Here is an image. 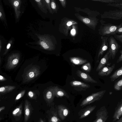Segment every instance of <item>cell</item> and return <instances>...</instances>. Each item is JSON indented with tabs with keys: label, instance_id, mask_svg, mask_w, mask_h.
<instances>
[{
	"label": "cell",
	"instance_id": "2",
	"mask_svg": "<svg viewBox=\"0 0 122 122\" xmlns=\"http://www.w3.org/2000/svg\"><path fill=\"white\" fill-rule=\"evenodd\" d=\"M106 92V90H103L92 94L82 101L80 104V106L83 107L95 102L100 100Z\"/></svg>",
	"mask_w": 122,
	"mask_h": 122
},
{
	"label": "cell",
	"instance_id": "42",
	"mask_svg": "<svg viewBox=\"0 0 122 122\" xmlns=\"http://www.w3.org/2000/svg\"><path fill=\"white\" fill-rule=\"evenodd\" d=\"M10 46H11V45H10V44L9 43L7 45V47H6L7 49H9L10 48Z\"/></svg>",
	"mask_w": 122,
	"mask_h": 122
},
{
	"label": "cell",
	"instance_id": "12",
	"mask_svg": "<svg viewBox=\"0 0 122 122\" xmlns=\"http://www.w3.org/2000/svg\"><path fill=\"white\" fill-rule=\"evenodd\" d=\"M71 85L76 90L79 91L86 90L89 88L90 85L87 84L77 81H73L70 82Z\"/></svg>",
	"mask_w": 122,
	"mask_h": 122
},
{
	"label": "cell",
	"instance_id": "22",
	"mask_svg": "<svg viewBox=\"0 0 122 122\" xmlns=\"http://www.w3.org/2000/svg\"><path fill=\"white\" fill-rule=\"evenodd\" d=\"M63 24V28H64V32L66 34H67L71 26L72 25L77 24L76 22L71 20H68L64 21Z\"/></svg>",
	"mask_w": 122,
	"mask_h": 122
},
{
	"label": "cell",
	"instance_id": "36",
	"mask_svg": "<svg viewBox=\"0 0 122 122\" xmlns=\"http://www.w3.org/2000/svg\"><path fill=\"white\" fill-rule=\"evenodd\" d=\"M120 52L121 53V55L117 60V63H118L122 61V50L120 51Z\"/></svg>",
	"mask_w": 122,
	"mask_h": 122
},
{
	"label": "cell",
	"instance_id": "10",
	"mask_svg": "<svg viewBox=\"0 0 122 122\" xmlns=\"http://www.w3.org/2000/svg\"><path fill=\"white\" fill-rule=\"evenodd\" d=\"M57 109L58 116L61 120H64L70 113L69 109L63 105H58Z\"/></svg>",
	"mask_w": 122,
	"mask_h": 122
},
{
	"label": "cell",
	"instance_id": "46",
	"mask_svg": "<svg viewBox=\"0 0 122 122\" xmlns=\"http://www.w3.org/2000/svg\"><path fill=\"white\" fill-rule=\"evenodd\" d=\"M41 0H35V1H37V2H39Z\"/></svg>",
	"mask_w": 122,
	"mask_h": 122
},
{
	"label": "cell",
	"instance_id": "28",
	"mask_svg": "<svg viewBox=\"0 0 122 122\" xmlns=\"http://www.w3.org/2000/svg\"><path fill=\"white\" fill-rule=\"evenodd\" d=\"M81 69L86 72H89L91 70V66L90 62L84 64L81 67Z\"/></svg>",
	"mask_w": 122,
	"mask_h": 122
},
{
	"label": "cell",
	"instance_id": "9",
	"mask_svg": "<svg viewBox=\"0 0 122 122\" xmlns=\"http://www.w3.org/2000/svg\"><path fill=\"white\" fill-rule=\"evenodd\" d=\"M76 17L79 20L85 24L89 27H91L94 30L95 29L98 23V20L95 17L91 19L80 15H78Z\"/></svg>",
	"mask_w": 122,
	"mask_h": 122
},
{
	"label": "cell",
	"instance_id": "14",
	"mask_svg": "<svg viewBox=\"0 0 122 122\" xmlns=\"http://www.w3.org/2000/svg\"><path fill=\"white\" fill-rule=\"evenodd\" d=\"M76 74L78 76L86 82L92 83H97V81L94 80L89 75L80 70H78L77 71Z\"/></svg>",
	"mask_w": 122,
	"mask_h": 122
},
{
	"label": "cell",
	"instance_id": "43",
	"mask_svg": "<svg viewBox=\"0 0 122 122\" xmlns=\"http://www.w3.org/2000/svg\"><path fill=\"white\" fill-rule=\"evenodd\" d=\"M45 1L47 3H49L50 2V0H46Z\"/></svg>",
	"mask_w": 122,
	"mask_h": 122
},
{
	"label": "cell",
	"instance_id": "31",
	"mask_svg": "<svg viewBox=\"0 0 122 122\" xmlns=\"http://www.w3.org/2000/svg\"><path fill=\"white\" fill-rule=\"evenodd\" d=\"M115 39L118 40L122 43V34H116L113 36Z\"/></svg>",
	"mask_w": 122,
	"mask_h": 122
},
{
	"label": "cell",
	"instance_id": "41",
	"mask_svg": "<svg viewBox=\"0 0 122 122\" xmlns=\"http://www.w3.org/2000/svg\"><path fill=\"white\" fill-rule=\"evenodd\" d=\"M5 108V106L2 107L0 108V112H1V111L4 109Z\"/></svg>",
	"mask_w": 122,
	"mask_h": 122
},
{
	"label": "cell",
	"instance_id": "27",
	"mask_svg": "<svg viewBox=\"0 0 122 122\" xmlns=\"http://www.w3.org/2000/svg\"><path fill=\"white\" fill-rule=\"evenodd\" d=\"M114 88L117 91H119L122 89V78L115 83Z\"/></svg>",
	"mask_w": 122,
	"mask_h": 122
},
{
	"label": "cell",
	"instance_id": "38",
	"mask_svg": "<svg viewBox=\"0 0 122 122\" xmlns=\"http://www.w3.org/2000/svg\"><path fill=\"white\" fill-rule=\"evenodd\" d=\"M76 33V30L75 29L73 28L71 30V33L73 35H74Z\"/></svg>",
	"mask_w": 122,
	"mask_h": 122
},
{
	"label": "cell",
	"instance_id": "44",
	"mask_svg": "<svg viewBox=\"0 0 122 122\" xmlns=\"http://www.w3.org/2000/svg\"><path fill=\"white\" fill-rule=\"evenodd\" d=\"M40 122H44L42 119H41L40 120Z\"/></svg>",
	"mask_w": 122,
	"mask_h": 122
},
{
	"label": "cell",
	"instance_id": "15",
	"mask_svg": "<svg viewBox=\"0 0 122 122\" xmlns=\"http://www.w3.org/2000/svg\"><path fill=\"white\" fill-rule=\"evenodd\" d=\"M122 116V99L117 104L115 109L112 118L113 122H115Z\"/></svg>",
	"mask_w": 122,
	"mask_h": 122
},
{
	"label": "cell",
	"instance_id": "13",
	"mask_svg": "<svg viewBox=\"0 0 122 122\" xmlns=\"http://www.w3.org/2000/svg\"><path fill=\"white\" fill-rule=\"evenodd\" d=\"M96 107L95 105H90L81 110L78 113L79 118L82 119L87 117L94 110Z\"/></svg>",
	"mask_w": 122,
	"mask_h": 122
},
{
	"label": "cell",
	"instance_id": "32",
	"mask_svg": "<svg viewBox=\"0 0 122 122\" xmlns=\"http://www.w3.org/2000/svg\"><path fill=\"white\" fill-rule=\"evenodd\" d=\"M51 6L52 9L55 11H57V8L56 4L53 0H52L51 3Z\"/></svg>",
	"mask_w": 122,
	"mask_h": 122
},
{
	"label": "cell",
	"instance_id": "25",
	"mask_svg": "<svg viewBox=\"0 0 122 122\" xmlns=\"http://www.w3.org/2000/svg\"><path fill=\"white\" fill-rule=\"evenodd\" d=\"M22 111V104H21L13 111V115L14 116H20L21 115Z\"/></svg>",
	"mask_w": 122,
	"mask_h": 122
},
{
	"label": "cell",
	"instance_id": "30",
	"mask_svg": "<svg viewBox=\"0 0 122 122\" xmlns=\"http://www.w3.org/2000/svg\"><path fill=\"white\" fill-rule=\"evenodd\" d=\"M25 90H24L21 91L17 96L15 99V101L18 100L23 96L25 93Z\"/></svg>",
	"mask_w": 122,
	"mask_h": 122
},
{
	"label": "cell",
	"instance_id": "29",
	"mask_svg": "<svg viewBox=\"0 0 122 122\" xmlns=\"http://www.w3.org/2000/svg\"><path fill=\"white\" fill-rule=\"evenodd\" d=\"M106 5L117 7L119 8V9L122 10V3L108 4Z\"/></svg>",
	"mask_w": 122,
	"mask_h": 122
},
{
	"label": "cell",
	"instance_id": "21",
	"mask_svg": "<svg viewBox=\"0 0 122 122\" xmlns=\"http://www.w3.org/2000/svg\"><path fill=\"white\" fill-rule=\"evenodd\" d=\"M70 62L73 64L80 65L87 62V60L78 57H70L69 58Z\"/></svg>",
	"mask_w": 122,
	"mask_h": 122
},
{
	"label": "cell",
	"instance_id": "24",
	"mask_svg": "<svg viewBox=\"0 0 122 122\" xmlns=\"http://www.w3.org/2000/svg\"><path fill=\"white\" fill-rule=\"evenodd\" d=\"M16 88L14 86H1L0 88V94H4L11 92Z\"/></svg>",
	"mask_w": 122,
	"mask_h": 122
},
{
	"label": "cell",
	"instance_id": "18",
	"mask_svg": "<svg viewBox=\"0 0 122 122\" xmlns=\"http://www.w3.org/2000/svg\"><path fill=\"white\" fill-rule=\"evenodd\" d=\"M46 101L49 103H52L55 97L53 86L50 87L46 91L45 95Z\"/></svg>",
	"mask_w": 122,
	"mask_h": 122
},
{
	"label": "cell",
	"instance_id": "16",
	"mask_svg": "<svg viewBox=\"0 0 122 122\" xmlns=\"http://www.w3.org/2000/svg\"><path fill=\"white\" fill-rule=\"evenodd\" d=\"M115 64H114L110 67L105 66L99 71L98 75L101 76H107L109 75L115 68Z\"/></svg>",
	"mask_w": 122,
	"mask_h": 122
},
{
	"label": "cell",
	"instance_id": "5",
	"mask_svg": "<svg viewBox=\"0 0 122 122\" xmlns=\"http://www.w3.org/2000/svg\"><path fill=\"white\" fill-rule=\"evenodd\" d=\"M96 119L93 122H105L109 116L108 112L104 106L101 107L96 112Z\"/></svg>",
	"mask_w": 122,
	"mask_h": 122
},
{
	"label": "cell",
	"instance_id": "7",
	"mask_svg": "<svg viewBox=\"0 0 122 122\" xmlns=\"http://www.w3.org/2000/svg\"><path fill=\"white\" fill-rule=\"evenodd\" d=\"M40 74V71L36 66H34L26 72L24 82L29 81L38 76Z\"/></svg>",
	"mask_w": 122,
	"mask_h": 122
},
{
	"label": "cell",
	"instance_id": "17",
	"mask_svg": "<svg viewBox=\"0 0 122 122\" xmlns=\"http://www.w3.org/2000/svg\"><path fill=\"white\" fill-rule=\"evenodd\" d=\"M53 89L55 97L57 98L65 97L68 98H69V96L66 92L58 86H53Z\"/></svg>",
	"mask_w": 122,
	"mask_h": 122
},
{
	"label": "cell",
	"instance_id": "8",
	"mask_svg": "<svg viewBox=\"0 0 122 122\" xmlns=\"http://www.w3.org/2000/svg\"><path fill=\"white\" fill-rule=\"evenodd\" d=\"M20 55L17 53L13 54L9 57L6 67L9 69L15 68L18 64L20 59Z\"/></svg>",
	"mask_w": 122,
	"mask_h": 122
},
{
	"label": "cell",
	"instance_id": "6",
	"mask_svg": "<svg viewBox=\"0 0 122 122\" xmlns=\"http://www.w3.org/2000/svg\"><path fill=\"white\" fill-rule=\"evenodd\" d=\"M108 38L106 36L101 37V44L99 50L97 62H99L104 53L108 49Z\"/></svg>",
	"mask_w": 122,
	"mask_h": 122
},
{
	"label": "cell",
	"instance_id": "37",
	"mask_svg": "<svg viewBox=\"0 0 122 122\" xmlns=\"http://www.w3.org/2000/svg\"><path fill=\"white\" fill-rule=\"evenodd\" d=\"M6 80V79L4 77L1 75H0V81H5Z\"/></svg>",
	"mask_w": 122,
	"mask_h": 122
},
{
	"label": "cell",
	"instance_id": "19",
	"mask_svg": "<svg viewBox=\"0 0 122 122\" xmlns=\"http://www.w3.org/2000/svg\"><path fill=\"white\" fill-rule=\"evenodd\" d=\"M49 118V122H61V120L58 117L57 109L53 108L51 112Z\"/></svg>",
	"mask_w": 122,
	"mask_h": 122
},
{
	"label": "cell",
	"instance_id": "23",
	"mask_svg": "<svg viewBox=\"0 0 122 122\" xmlns=\"http://www.w3.org/2000/svg\"><path fill=\"white\" fill-rule=\"evenodd\" d=\"M122 76V66L119 69L116 70L110 77L112 81H114Z\"/></svg>",
	"mask_w": 122,
	"mask_h": 122
},
{
	"label": "cell",
	"instance_id": "34",
	"mask_svg": "<svg viewBox=\"0 0 122 122\" xmlns=\"http://www.w3.org/2000/svg\"><path fill=\"white\" fill-rule=\"evenodd\" d=\"M117 34H122V23L118 25V27L116 32Z\"/></svg>",
	"mask_w": 122,
	"mask_h": 122
},
{
	"label": "cell",
	"instance_id": "39",
	"mask_svg": "<svg viewBox=\"0 0 122 122\" xmlns=\"http://www.w3.org/2000/svg\"><path fill=\"white\" fill-rule=\"evenodd\" d=\"M19 4V2L17 1H15L14 3V5L15 6H17Z\"/></svg>",
	"mask_w": 122,
	"mask_h": 122
},
{
	"label": "cell",
	"instance_id": "4",
	"mask_svg": "<svg viewBox=\"0 0 122 122\" xmlns=\"http://www.w3.org/2000/svg\"><path fill=\"white\" fill-rule=\"evenodd\" d=\"M102 18L115 20L122 19V10H110L105 11L101 15Z\"/></svg>",
	"mask_w": 122,
	"mask_h": 122
},
{
	"label": "cell",
	"instance_id": "26",
	"mask_svg": "<svg viewBox=\"0 0 122 122\" xmlns=\"http://www.w3.org/2000/svg\"><path fill=\"white\" fill-rule=\"evenodd\" d=\"M92 0L106 3L107 4L122 3V0Z\"/></svg>",
	"mask_w": 122,
	"mask_h": 122
},
{
	"label": "cell",
	"instance_id": "1",
	"mask_svg": "<svg viewBox=\"0 0 122 122\" xmlns=\"http://www.w3.org/2000/svg\"><path fill=\"white\" fill-rule=\"evenodd\" d=\"M101 23V25L98 30L99 33L102 36L109 37L117 34L116 32L118 25L110 23H104V21Z\"/></svg>",
	"mask_w": 122,
	"mask_h": 122
},
{
	"label": "cell",
	"instance_id": "40",
	"mask_svg": "<svg viewBox=\"0 0 122 122\" xmlns=\"http://www.w3.org/2000/svg\"><path fill=\"white\" fill-rule=\"evenodd\" d=\"M115 122H122V116Z\"/></svg>",
	"mask_w": 122,
	"mask_h": 122
},
{
	"label": "cell",
	"instance_id": "3",
	"mask_svg": "<svg viewBox=\"0 0 122 122\" xmlns=\"http://www.w3.org/2000/svg\"><path fill=\"white\" fill-rule=\"evenodd\" d=\"M108 41L109 45L108 50L110 53V58L111 59L112 58L113 59L121 46L112 36L108 37Z\"/></svg>",
	"mask_w": 122,
	"mask_h": 122
},
{
	"label": "cell",
	"instance_id": "20",
	"mask_svg": "<svg viewBox=\"0 0 122 122\" xmlns=\"http://www.w3.org/2000/svg\"><path fill=\"white\" fill-rule=\"evenodd\" d=\"M31 107L30 102L27 100L25 101L24 110V120L25 122H27L29 119L31 113Z\"/></svg>",
	"mask_w": 122,
	"mask_h": 122
},
{
	"label": "cell",
	"instance_id": "35",
	"mask_svg": "<svg viewBox=\"0 0 122 122\" xmlns=\"http://www.w3.org/2000/svg\"><path fill=\"white\" fill-rule=\"evenodd\" d=\"M59 1L62 6L64 8H65L66 5V0H59Z\"/></svg>",
	"mask_w": 122,
	"mask_h": 122
},
{
	"label": "cell",
	"instance_id": "11",
	"mask_svg": "<svg viewBox=\"0 0 122 122\" xmlns=\"http://www.w3.org/2000/svg\"><path fill=\"white\" fill-rule=\"evenodd\" d=\"M110 59H111L110 53L108 50L104 56L101 60L96 69V71H99L106 65L107 66H110L111 64V63L109 61Z\"/></svg>",
	"mask_w": 122,
	"mask_h": 122
},
{
	"label": "cell",
	"instance_id": "33",
	"mask_svg": "<svg viewBox=\"0 0 122 122\" xmlns=\"http://www.w3.org/2000/svg\"><path fill=\"white\" fill-rule=\"evenodd\" d=\"M28 95L29 97L32 99H34L35 98V94L33 92L30 91L28 93Z\"/></svg>",
	"mask_w": 122,
	"mask_h": 122
},
{
	"label": "cell",
	"instance_id": "45",
	"mask_svg": "<svg viewBox=\"0 0 122 122\" xmlns=\"http://www.w3.org/2000/svg\"><path fill=\"white\" fill-rule=\"evenodd\" d=\"M2 15V14L1 12H0V17H1Z\"/></svg>",
	"mask_w": 122,
	"mask_h": 122
}]
</instances>
